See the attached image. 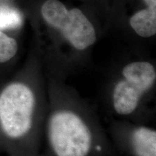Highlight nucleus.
<instances>
[{"instance_id": "5", "label": "nucleus", "mask_w": 156, "mask_h": 156, "mask_svg": "<svg viewBox=\"0 0 156 156\" xmlns=\"http://www.w3.org/2000/svg\"><path fill=\"white\" fill-rule=\"evenodd\" d=\"M106 131L117 154L156 156V129L145 123L112 118Z\"/></svg>"}, {"instance_id": "11", "label": "nucleus", "mask_w": 156, "mask_h": 156, "mask_svg": "<svg viewBox=\"0 0 156 156\" xmlns=\"http://www.w3.org/2000/svg\"><path fill=\"white\" fill-rule=\"evenodd\" d=\"M0 83H1V82H0Z\"/></svg>"}, {"instance_id": "7", "label": "nucleus", "mask_w": 156, "mask_h": 156, "mask_svg": "<svg viewBox=\"0 0 156 156\" xmlns=\"http://www.w3.org/2000/svg\"><path fill=\"white\" fill-rule=\"evenodd\" d=\"M129 25L135 34L142 38H151L156 34V8L147 7L134 14Z\"/></svg>"}, {"instance_id": "8", "label": "nucleus", "mask_w": 156, "mask_h": 156, "mask_svg": "<svg viewBox=\"0 0 156 156\" xmlns=\"http://www.w3.org/2000/svg\"><path fill=\"white\" fill-rule=\"evenodd\" d=\"M23 23L22 12L9 2L0 0V30L10 35L22 28Z\"/></svg>"}, {"instance_id": "10", "label": "nucleus", "mask_w": 156, "mask_h": 156, "mask_svg": "<svg viewBox=\"0 0 156 156\" xmlns=\"http://www.w3.org/2000/svg\"><path fill=\"white\" fill-rule=\"evenodd\" d=\"M4 153V149H3V145H2V140L1 133H0V154Z\"/></svg>"}, {"instance_id": "9", "label": "nucleus", "mask_w": 156, "mask_h": 156, "mask_svg": "<svg viewBox=\"0 0 156 156\" xmlns=\"http://www.w3.org/2000/svg\"><path fill=\"white\" fill-rule=\"evenodd\" d=\"M147 7L156 8V0H144Z\"/></svg>"}, {"instance_id": "6", "label": "nucleus", "mask_w": 156, "mask_h": 156, "mask_svg": "<svg viewBox=\"0 0 156 156\" xmlns=\"http://www.w3.org/2000/svg\"><path fill=\"white\" fill-rule=\"evenodd\" d=\"M19 53L17 39L0 30V82L7 79L6 75Z\"/></svg>"}, {"instance_id": "3", "label": "nucleus", "mask_w": 156, "mask_h": 156, "mask_svg": "<svg viewBox=\"0 0 156 156\" xmlns=\"http://www.w3.org/2000/svg\"><path fill=\"white\" fill-rule=\"evenodd\" d=\"M155 86L156 68L153 63L145 60L128 62L107 75L104 101L108 112L113 118L144 123Z\"/></svg>"}, {"instance_id": "2", "label": "nucleus", "mask_w": 156, "mask_h": 156, "mask_svg": "<svg viewBox=\"0 0 156 156\" xmlns=\"http://www.w3.org/2000/svg\"><path fill=\"white\" fill-rule=\"evenodd\" d=\"M46 79L45 148L40 156H118L95 109L67 81Z\"/></svg>"}, {"instance_id": "1", "label": "nucleus", "mask_w": 156, "mask_h": 156, "mask_svg": "<svg viewBox=\"0 0 156 156\" xmlns=\"http://www.w3.org/2000/svg\"><path fill=\"white\" fill-rule=\"evenodd\" d=\"M47 110L44 69L30 57L0 83V133L6 156H40Z\"/></svg>"}, {"instance_id": "4", "label": "nucleus", "mask_w": 156, "mask_h": 156, "mask_svg": "<svg viewBox=\"0 0 156 156\" xmlns=\"http://www.w3.org/2000/svg\"><path fill=\"white\" fill-rule=\"evenodd\" d=\"M41 12L48 26L77 53L85 52L96 42L95 27L80 9H68L58 0H47Z\"/></svg>"}]
</instances>
